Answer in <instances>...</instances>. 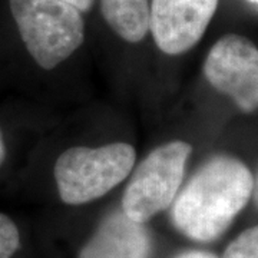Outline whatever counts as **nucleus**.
<instances>
[{
    "label": "nucleus",
    "instance_id": "obj_1",
    "mask_svg": "<svg viewBox=\"0 0 258 258\" xmlns=\"http://www.w3.org/2000/svg\"><path fill=\"white\" fill-rule=\"evenodd\" d=\"M255 181L240 159L217 155L205 162L172 201L171 220L189 240L212 242L251 200Z\"/></svg>",
    "mask_w": 258,
    "mask_h": 258
},
{
    "label": "nucleus",
    "instance_id": "obj_2",
    "mask_svg": "<svg viewBox=\"0 0 258 258\" xmlns=\"http://www.w3.org/2000/svg\"><path fill=\"white\" fill-rule=\"evenodd\" d=\"M135 161L137 151L126 142L69 148L55 164L59 197L69 205L92 203L126 179Z\"/></svg>",
    "mask_w": 258,
    "mask_h": 258
},
{
    "label": "nucleus",
    "instance_id": "obj_3",
    "mask_svg": "<svg viewBox=\"0 0 258 258\" xmlns=\"http://www.w3.org/2000/svg\"><path fill=\"white\" fill-rule=\"evenodd\" d=\"M20 37L36 63L52 71L83 43L81 12L60 0H9Z\"/></svg>",
    "mask_w": 258,
    "mask_h": 258
},
{
    "label": "nucleus",
    "instance_id": "obj_4",
    "mask_svg": "<svg viewBox=\"0 0 258 258\" xmlns=\"http://www.w3.org/2000/svg\"><path fill=\"white\" fill-rule=\"evenodd\" d=\"M192 147L171 141L155 148L135 169L122 197V211L132 221L147 224L175 200L184 181Z\"/></svg>",
    "mask_w": 258,
    "mask_h": 258
},
{
    "label": "nucleus",
    "instance_id": "obj_5",
    "mask_svg": "<svg viewBox=\"0 0 258 258\" xmlns=\"http://www.w3.org/2000/svg\"><path fill=\"white\" fill-rule=\"evenodd\" d=\"M204 75L214 89L231 98L244 113L258 106L257 46L240 35L218 39L204 63Z\"/></svg>",
    "mask_w": 258,
    "mask_h": 258
},
{
    "label": "nucleus",
    "instance_id": "obj_6",
    "mask_svg": "<svg viewBox=\"0 0 258 258\" xmlns=\"http://www.w3.org/2000/svg\"><path fill=\"white\" fill-rule=\"evenodd\" d=\"M218 0H152L149 30L161 52L182 55L204 36Z\"/></svg>",
    "mask_w": 258,
    "mask_h": 258
},
{
    "label": "nucleus",
    "instance_id": "obj_7",
    "mask_svg": "<svg viewBox=\"0 0 258 258\" xmlns=\"http://www.w3.org/2000/svg\"><path fill=\"white\" fill-rule=\"evenodd\" d=\"M152 237L145 224L132 221L122 210L105 217L78 258H151Z\"/></svg>",
    "mask_w": 258,
    "mask_h": 258
},
{
    "label": "nucleus",
    "instance_id": "obj_8",
    "mask_svg": "<svg viewBox=\"0 0 258 258\" xmlns=\"http://www.w3.org/2000/svg\"><path fill=\"white\" fill-rule=\"evenodd\" d=\"M101 12L109 28L129 43L144 40L149 32L148 0H101Z\"/></svg>",
    "mask_w": 258,
    "mask_h": 258
},
{
    "label": "nucleus",
    "instance_id": "obj_9",
    "mask_svg": "<svg viewBox=\"0 0 258 258\" xmlns=\"http://www.w3.org/2000/svg\"><path fill=\"white\" fill-rule=\"evenodd\" d=\"M222 258H258V228L251 227L227 247Z\"/></svg>",
    "mask_w": 258,
    "mask_h": 258
},
{
    "label": "nucleus",
    "instance_id": "obj_10",
    "mask_svg": "<svg viewBox=\"0 0 258 258\" xmlns=\"http://www.w3.org/2000/svg\"><path fill=\"white\" fill-rule=\"evenodd\" d=\"M20 247V234L16 224L0 212V258H12Z\"/></svg>",
    "mask_w": 258,
    "mask_h": 258
},
{
    "label": "nucleus",
    "instance_id": "obj_11",
    "mask_svg": "<svg viewBox=\"0 0 258 258\" xmlns=\"http://www.w3.org/2000/svg\"><path fill=\"white\" fill-rule=\"evenodd\" d=\"M60 2L74 6L75 9H78L79 12H89L95 3V0H60Z\"/></svg>",
    "mask_w": 258,
    "mask_h": 258
},
{
    "label": "nucleus",
    "instance_id": "obj_12",
    "mask_svg": "<svg viewBox=\"0 0 258 258\" xmlns=\"http://www.w3.org/2000/svg\"><path fill=\"white\" fill-rule=\"evenodd\" d=\"M176 258H218L215 254L208 252V251H200V249H194V251H186L179 254Z\"/></svg>",
    "mask_w": 258,
    "mask_h": 258
},
{
    "label": "nucleus",
    "instance_id": "obj_13",
    "mask_svg": "<svg viewBox=\"0 0 258 258\" xmlns=\"http://www.w3.org/2000/svg\"><path fill=\"white\" fill-rule=\"evenodd\" d=\"M6 157V148H5V141H3V134H2V129H0V166L5 161Z\"/></svg>",
    "mask_w": 258,
    "mask_h": 258
},
{
    "label": "nucleus",
    "instance_id": "obj_14",
    "mask_svg": "<svg viewBox=\"0 0 258 258\" xmlns=\"http://www.w3.org/2000/svg\"><path fill=\"white\" fill-rule=\"evenodd\" d=\"M249 2H251V3H254V5H255V3H257L258 0H249Z\"/></svg>",
    "mask_w": 258,
    "mask_h": 258
}]
</instances>
